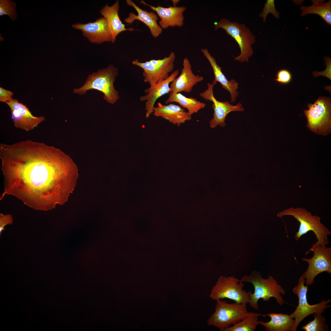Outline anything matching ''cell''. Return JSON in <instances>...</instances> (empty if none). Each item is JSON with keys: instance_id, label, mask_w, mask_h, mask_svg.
<instances>
[{"instance_id": "cell-1", "label": "cell", "mask_w": 331, "mask_h": 331, "mask_svg": "<svg viewBox=\"0 0 331 331\" xmlns=\"http://www.w3.org/2000/svg\"><path fill=\"white\" fill-rule=\"evenodd\" d=\"M1 169L6 195L34 209L48 211L67 201L78 178L71 159L60 150L30 139L0 143Z\"/></svg>"}, {"instance_id": "cell-2", "label": "cell", "mask_w": 331, "mask_h": 331, "mask_svg": "<svg viewBox=\"0 0 331 331\" xmlns=\"http://www.w3.org/2000/svg\"><path fill=\"white\" fill-rule=\"evenodd\" d=\"M240 280L243 283H250L254 287V292L250 293L248 302L254 309H258V301L260 299L268 301L270 298L273 297L280 306L285 302L282 295H285L286 291L272 276L264 278L260 272L254 271L249 275L244 276Z\"/></svg>"}, {"instance_id": "cell-3", "label": "cell", "mask_w": 331, "mask_h": 331, "mask_svg": "<svg viewBox=\"0 0 331 331\" xmlns=\"http://www.w3.org/2000/svg\"><path fill=\"white\" fill-rule=\"evenodd\" d=\"M118 74L117 68L112 64L109 65L106 68L100 69L89 75L84 84L80 88H74L73 92L82 95L87 91L97 90L103 93L105 100L113 104L119 98V92L114 86Z\"/></svg>"}, {"instance_id": "cell-4", "label": "cell", "mask_w": 331, "mask_h": 331, "mask_svg": "<svg viewBox=\"0 0 331 331\" xmlns=\"http://www.w3.org/2000/svg\"><path fill=\"white\" fill-rule=\"evenodd\" d=\"M285 215L293 216L300 223L298 231L296 233L295 239L298 240L301 237L309 231H313L317 241L315 243L321 246L328 244V235L331 234L329 230L321 222V217L311 213L306 209L299 207H291L278 212L277 216L282 217Z\"/></svg>"}, {"instance_id": "cell-5", "label": "cell", "mask_w": 331, "mask_h": 331, "mask_svg": "<svg viewBox=\"0 0 331 331\" xmlns=\"http://www.w3.org/2000/svg\"><path fill=\"white\" fill-rule=\"evenodd\" d=\"M215 312L207 321V324L218 328L221 331L234 325L245 317L249 312L247 304L228 303L219 299L216 301Z\"/></svg>"}, {"instance_id": "cell-6", "label": "cell", "mask_w": 331, "mask_h": 331, "mask_svg": "<svg viewBox=\"0 0 331 331\" xmlns=\"http://www.w3.org/2000/svg\"><path fill=\"white\" fill-rule=\"evenodd\" d=\"M215 29L221 28L234 39L240 49V54L234 59L241 62L249 61L253 53L252 45L256 41L255 37L249 29L243 24L233 22L225 18L214 23Z\"/></svg>"}, {"instance_id": "cell-7", "label": "cell", "mask_w": 331, "mask_h": 331, "mask_svg": "<svg viewBox=\"0 0 331 331\" xmlns=\"http://www.w3.org/2000/svg\"><path fill=\"white\" fill-rule=\"evenodd\" d=\"M308 107V109L303 111L307 118V127L318 134L328 135L331 127L330 98L319 97L314 104L309 103Z\"/></svg>"}, {"instance_id": "cell-8", "label": "cell", "mask_w": 331, "mask_h": 331, "mask_svg": "<svg viewBox=\"0 0 331 331\" xmlns=\"http://www.w3.org/2000/svg\"><path fill=\"white\" fill-rule=\"evenodd\" d=\"M244 286L243 282L234 276H221L212 287L210 296L215 301L227 298L238 303L247 304L252 291L243 290Z\"/></svg>"}, {"instance_id": "cell-9", "label": "cell", "mask_w": 331, "mask_h": 331, "mask_svg": "<svg viewBox=\"0 0 331 331\" xmlns=\"http://www.w3.org/2000/svg\"><path fill=\"white\" fill-rule=\"evenodd\" d=\"M305 279L302 275L298 280L297 284L292 290L293 293L298 298V304L294 312L290 315L294 318V322L291 331H296L299 324L307 316L315 313L322 314L325 310L330 307L328 304L331 302L329 299L323 300L320 302L313 305L309 304L307 299L308 286L304 285Z\"/></svg>"}, {"instance_id": "cell-10", "label": "cell", "mask_w": 331, "mask_h": 331, "mask_svg": "<svg viewBox=\"0 0 331 331\" xmlns=\"http://www.w3.org/2000/svg\"><path fill=\"white\" fill-rule=\"evenodd\" d=\"M175 58V53L172 51L168 57L162 59H151L144 62L136 59L132 61V64L143 70L144 82L152 86L169 77V73L174 68Z\"/></svg>"}, {"instance_id": "cell-11", "label": "cell", "mask_w": 331, "mask_h": 331, "mask_svg": "<svg viewBox=\"0 0 331 331\" xmlns=\"http://www.w3.org/2000/svg\"><path fill=\"white\" fill-rule=\"evenodd\" d=\"M310 251L314 253L312 257L302 259L309 264L307 270L302 275L305 280L304 283L308 286L314 283L315 278L319 274L323 272L331 273V248L314 243L306 253Z\"/></svg>"}, {"instance_id": "cell-12", "label": "cell", "mask_w": 331, "mask_h": 331, "mask_svg": "<svg viewBox=\"0 0 331 331\" xmlns=\"http://www.w3.org/2000/svg\"><path fill=\"white\" fill-rule=\"evenodd\" d=\"M207 86V89L200 93V95L205 100L213 103V117L209 122L210 127L212 128H214L218 125L224 127L226 125L225 121L226 116L229 113L236 111H243L244 108L240 103L234 105L228 101L222 102L218 101L214 95L213 89L214 85L208 83Z\"/></svg>"}, {"instance_id": "cell-13", "label": "cell", "mask_w": 331, "mask_h": 331, "mask_svg": "<svg viewBox=\"0 0 331 331\" xmlns=\"http://www.w3.org/2000/svg\"><path fill=\"white\" fill-rule=\"evenodd\" d=\"M5 103L10 109L11 118L16 128L29 131L45 120L44 116H34L26 105L16 99L12 98Z\"/></svg>"}, {"instance_id": "cell-14", "label": "cell", "mask_w": 331, "mask_h": 331, "mask_svg": "<svg viewBox=\"0 0 331 331\" xmlns=\"http://www.w3.org/2000/svg\"><path fill=\"white\" fill-rule=\"evenodd\" d=\"M72 26L81 30L83 35L92 43L100 44L105 42H112V36L108 24L103 17L94 22H89L86 24L77 23Z\"/></svg>"}, {"instance_id": "cell-15", "label": "cell", "mask_w": 331, "mask_h": 331, "mask_svg": "<svg viewBox=\"0 0 331 331\" xmlns=\"http://www.w3.org/2000/svg\"><path fill=\"white\" fill-rule=\"evenodd\" d=\"M139 2L155 11L160 18L159 25L162 29L169 27H182L184 25V13L186 9L184 6H170L165 7L158 6H154L146 3L143 0Z\"/></svg>"}, {"instance_id": "cell-16", "label": "cell", "mask_w": 331, "mask_h": 331, "mask_svg": "<svg viewBox=\"0 0 331 331\" xmlns=\"http://www.w3.org/2000/svg\"><path fill=\"white\" fill-rule=\"evenodd\" d=\"M183 66L179 76L171 83L169 93L175 94L182 92L190 93L195 85L204 80L203 76L194 74L190 62L187 57L185 58L183 60Z\"/></svg>"}, {"instance_id": "cell-17", "label": "cell", "mask_w": 331, "mask_h": 331, "mask_svg": "<svg viewBox=\"0 0 331 331\" xmlns=\"http://www.w3.org/2000/svg\"><path fill=\"white\" fill-rule=\"evenodd\" d=\"M178 69L172 73L166 80L157 83L144 90L146 95L142 96L139 99L141 101H146V117L148 118L153 113L155 104L159 97L169 93L170 84L176 78L179 73Z\"/></svg>"}, {"instance_id": "cell-18", "label": "cell", "mask_w": 331, "mask_h": 331, "mask_svg": "<svg viewBox=\"0 0 331 331\" xmlns=\"http://www.w3.org/2000/svg\"><path fill=\"white\" fill-rule=\"evenodd\" d=\"M127 4L133 7L137 13L136 15L130 12L128 16L124 19V21L128 24H132L135 20L139 21L148 27L153 37L156 38L162 33L163 29L158 23V17L153 11L150 12L143 10L131 0H126Z\"/></svg>"}, {"instance_id": "cell-19", "label": "cell", "mask_w": 331, "mask_h": 331, "mask_svg": "<svg viewBox=\"0 0 331 331\" xmlns=\"http://www.w3.org/2000/svg\"><path fill=\"white\" fill-rule=\"evenodd\" d=\"M153 115L155 116L163 118L177 126L192 119V116L188 114L185 109L180 105L172 103L163 105L158 102V106L154 107Z\"/></svg>"}, {"instance_id": "cell-20", "label": "cell", "mask_w": 331, "mask_h": 331, "mask_svg": "<svg viewBox=\"0 0 331 331\" xmlns=\"http://www.w3.org/2000/svg\"><path fill=\"white\" fill-rule=\"evenodd\" d=\"M201 51L209 62L213 69L214 78L212 84L215 85L217 82H219L224 89L230 93L231 97V102H234L238 95V93L237 91L238 83L234 79L229 81L227 79L222 71V67L217 64L215 59L211 56L207 48H202Z\"/></svg>"}, {"instance_id": "cell-21", "label": "cell", "mask_w": 331, "mask_h": 331, "mask_svg": "<svg viewBox=\"0 0 331 331\" xmlns=\"http://www.w3.org/2000/svg\"><path fill=\"white\" fill-rule=\"evenodd\" d=\"M119 2L116 0L111 6H109L106 4L100 11V13L107 21L112 36V43L115 42L116 37L121 32L135 30L132 28L125 27V25L122 23L119 15Z\"/></svg>"}, {"instance_id": "cell-22", "label": "cell", "mask_w": 331, "mask_h": 331, "mask_svg": "<svg viewBox=\"0 0 331 331\" xmlns=\"http://www.w3.org/2000/svg\"><path fill=\"white\" fill-rule=\"evenodd\" d=\"M270 318L268 322L259 321L266 331H289L293 326L294 319L287 314L271 313L265 314Z\"/></svg>"}, {"instance_id": "cell-23", "label": "cell", "mask_w": 331, "mask_h": 331, "mask_svg": "<svg viewBox=\"0 0 331 331\" xmlns=\"http://www.w3.org/2000/svg\"><path fill=\"white\" fill-rule=\"evenodd\" d=\"M174 102L178 103L182 108L186 109L188 114L191 116L193 114L204 108L206 106L204 103L198 101L196 98L186 97L180 93H169L168 98L165 101L166 104Z\"/></svg>"}, {"instance_id": "cell-24", "label": "cell", "mask_w": 331, "mask_h": 331, "mask_svg": "<svg viewBox=\"0 0 331 331\" xmlns=\"http://www.w3.org/2000/svg\"><path fill=\"white\" fill-rule=\"evenodd\" d=\"M324 0H312V5L306 6H302V16L310 14H316L319 16L327 25H331V1L324 2Z\"/></svg>"}, {"instance_id": "cell-25", "label": "cell", "mask_w": 331, "mask_h": 331, "mask_svg": "<svg viewBox=\"0 0 331 331\" xmlns=\"http://www.w3.org/2000/svg\"><path fill=\"white\" fill-rule=\"evenodd\" d=\"M266 317L265 314L256 312H249L247 316L233 326L225 329L224 331H254L259 324L258 317Z\"/></svg>"}, {"instance_id": "cell-26", "label": "cell", "mask_w": 331, "mask_h": 331, "mask_svg": "<svg viewBox=\"0 0 331 331\" xmlns=\"http://www.w3.org/2000/svg\"><path fill=\"white\" fill-rule=\"evenodd\" d=\"M314 319L306 325L302 329L306 331H327L329 326L326 323L325 318L321 314L315 313L313 315Z\"/></svg>"}, {"instance_id": "cell-27", "label": "cell", "mask_w": 331, "mask_h": 331, "mask_svg": "<svg viewBox=\"0 0 331 331\" xmlns=\"http://www.w3.org/2000/svg\"><path fill=\"white\" fill-rule=\"evenodd\" d=\"M16 3L10 0H0V16L7 15L11 20H15L17 17Z\"/></svg>"}, {"instance_id": "cell-28", "label": "cell", "mask_w": 331, "mask_h": 331, "mask_svg": "<svg viewBox=\"0 0 331 331\" xmlns=\"http://www.w3.org/2000/svg\"><path fill=\"white\" fill-rule=\"evenodd\" d=\"M271 13L277 18L279 17V13L277 11L275 8L274 0H267L264 4V6L262 13L260 16L263 17V21L265 22L267 15L269 13Z\"/></svg>"}, {"instance_id": "cell-29", "label": "cell", "mask_w": 331, "mask_h": 331, "mask_svg": "<svg viewBox=\"0 0 331 331\" xmlns=\"http://www.w3.org/2000/svg\"><path fill=\"white\" fill-rule=\"evenodd\" d=\"M292 78V74L289 71L282 69L277 72L275 80L280 84H287L291 82Z\"/></svg>"}, {"instance_id": "cell-30", "label": "cell", "mask_w": 331, "mask_h": 331, "mask_svg": "<svg viewBox=\"0 0 331 331\" xmlns=\"http://www.w3.org/2000/svg\"><path fill=\"white\" fill-rule=\"evenodd\" d=\"M324 59L325 62V64L326 66V68L325 70L322 72H318L316 71L312 73V74L314 77H317L319 75H322L326 77L329 79L331 80V58L329 57H325Z\"/></svg>"}, {"instance_id": "cell-31", "label": "cell", "mask_w": 331, "mask_h": 331, "mask_svg": "<svg viewBox=\"0 0 331 331\" xmlns=\"http://www.w3.org/2000/svg\"><path fill=\"white\" fill-rule=\"evenodd\" d=\"M13 223V219L11 214L4 215L2 213L0 214V233L4 230V226L7 225L12 224Z\"/></svg>"}, {"instance_id": "cell-32", "label": "cell", "mask_w": 331, "mask_h": 331, "mask_svg": "<svg viewBox=\"0 0 331 331\" xmlns=\"http://www.w3.org/2000/svg\"><path fill=\"white\" fill-rule=\"evenodd\" d=\"M13 95L12 91L0 87V101L5 103L12 99V97Z\"/></svg>"}]
</instances>
